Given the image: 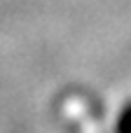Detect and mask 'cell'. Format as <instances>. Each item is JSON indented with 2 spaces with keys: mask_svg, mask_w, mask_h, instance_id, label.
<instances>
[{
  "mask_svg": "<svg viewBox=\"0 0 131 133\" xmlns=\"http://www.w3.org/2000/svg\"><path fill=\"white\" fill-rule=\"evenodd\" d=\"M120 133H131V105L127 110H122V119H120V126H117Z\"/></svg>",
  "mask_w": 131,
  "mask_h": 133,
  "instance_id": "6da1fadb",
  "label": "cell"
}]
</instances>
